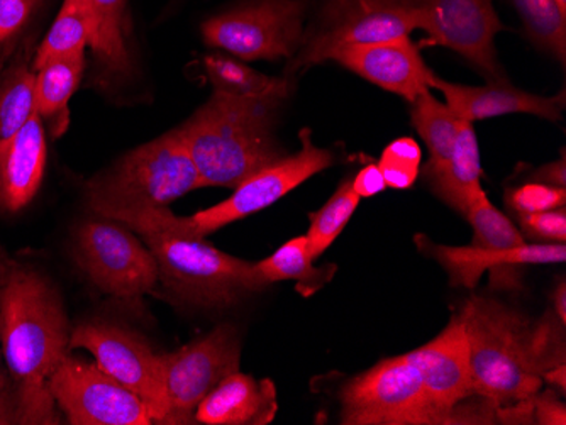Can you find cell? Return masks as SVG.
Here are the masks:
<instances>
[{"mask_svg":"<svg viewBox=\"0 0 566 425\" xmlns=\"http://www.w3.org/2000/svg\"><path fill=\"white\" fill-rule=\"evenodd\" d=\"M72 329L62 295L43 272L0 258V344L14 390L15 424L62 422L50 379L72 353Z\"/></svg>","mask_w":566,"mask_h":425,"instance_id":"6da1fadb","label":"cell"},{"mask_svg":"<svg viewBox=\"0 0 566 425\" xmlns=\"http://www.w3.org/2000/svg\"><path fill=\"white\" fill-rule=\"evenodd\" d=\"M470 348L473 392L501 414L533 399L543 373L565 364V341L556 323H533L523 312L494 300L467 298L458 312Z\"/></svg>","mask_w":566,"mask_h":425,"instance_id":"7a4b0ae2","label":"cell"},{"mask_svg":"<svg viewBox=\"0 0 566 425\" xmlns=\"http://www.w3.org/2000/svg\"><path fill=\"white\" fill-rule=\"evenodd\" d=\"M287 97L238 98L212 92L175 128L196 163L203 187L234 189L251 174L285 157L276 117Z\"/></svg>","mask_w":566,"mask_h":425,"instance_id":"3957f363","label":"cell"},{"mask_svg":"<svg viewBox=\"0 0 566 425\" xmlns=\"http://www.w3.org/2000/svg\"><path fill=\"white\" fill-rule=\"evenodd\" d=\"M202 187L189 149L171 129L97 171L85 185V199L94 214L117 219L143 209L168 208Z\"/></svg>","mask_w":566,"mask_h":425,"instance_id":"277c9868","label":"cell"},{"mask_svg":"<svg viewBox=\"0 0 566 425\" xmlns=\"http://www.w3.org/2000/svg\"><path fill=\"white\" fill-rule=\"evenodd\" d=\"M333 164V151L314 145L311 129H302L301 149L297 153L285 155L275 163L251 174L240 185L234 187L233 195L212 208L203 209L189 217L175 215L170 208L143 209L119 215L114 221L123 222L124 226L135 233L145 230L170 231L206 240L209 234L228 224L265 211L305 180L313 179L314 174Z\"/></svg>","mask_w":566,"mask_h":425,"instance_id":"5b68a950","label":"cell"},{"mask_svg":"<svg viewBox=\"0 0 566 425\" xmlns=\"http://www.w3.org/2000/svg\"><path fill=\"white\" fill-rule=\"evenodd\" d=\"M136 234L157 259L161 287L178 302L224 309L266 288L256 262L228 255L203 237L155 230Z\"/></svg>","mask_w":566,"mask_h":425,"instance_id":"8992f818","label":"cell"},{"mask_svg":"<svg viewBox=\"0 0 566 425\" xmlns=\"http://www.w3.org/2000/svg\"><path fill=\"white\" fill-rule=\"evenodd\" d=\"M73 262L102 294L136 302L160 287V272L145 241L123 222L94 214L72 236Z\"/></svg>","mask_w":566,"mask_h":425,"instance_id":"52a82bcc","label":"cell"},{"mask_svg":"<svg viewBox=\"0 0 566 425\" xmlns=\"http://www.w3.org/2000/svg\"><path fill=\"white\" fill-rule=\"evenodd\" d=\"M313 0H244L202 22L203 43L241 62L294 59Z\"/></svg>","mask_w":566,"mask_h":425,"instance_id":"ba28073f","label":"cell"},{"mask_svg":"<svg viewBox=\"0 0 566 425\" xmlns=\"http://www.w3.org/2000/svg\"><path fill=\"white\" fill-rule=\"evenodd\" d=\"M416 30L412 0H324L313 24L305 28L285 77L327 62L334 47L343 44L380 43Z\"/></svg>","mask_w":566,"mask_h":425,"instance_id":"9c48e42d","label":"cell"},{"mask_svg":"<svg viewBox=\"0 0 566 425\" xmlns=\"http://www.w3.org/2000/svg\"><path fill=\"white\" fill-rule=\"evenodd\" d=\"M342 424L438 425L450 424L432 405L421 376L406 354L387 358L343 386Z\"/></svg>","mask_w":566,"mask_h":425,"instance_id":"30bf717a","label":"cell"},{"mask_svg":"<svg viewBox=\"0 0 566 425\" xmlns=\"http://www.w3.org/2000/svg\"><path fill=\"white\" fill-rule=\"evenodd\" d=\"M241 332L221 323L208 334L171 353H160L161 379L167 396L165 425L196 424L197 407L226 376L240 370Z\"/></svg>","mask_w":566,"mask_h":425,"instance_id":"8fae6325","label":"cell"},{"mask_svg":"<svg viewBox=\"0 0 566 425\" xmlns=\"http://www.w3.org/2000/svg\"><path fill=\"white\" fill-rule=\"evenodd\" d=\"M75 349L91 353L101 370L139 396L153 424L165 425L168 405L160 353L143 336L109 320H87L72 329L70 351Z\"/></svg>","mask_w":566,"mask_h":425,"instance_id":"7c38bea8","label":"cell"},{"mask_svg":"<svg viewBox=\"0 0 566 425\" xmlns=\"http://www.w3.org/2000/svg\"><path fill=\"white\" fill-rule=\"evenodd\" d=\"M50 392L72 425H151L143 400L97 363L66 354L50 379Z\"/></svg>","mask_w":566,"mask_h":425,"instance_id":"4fadbf2b","label":"cell"},{"mask_svg":"<svg viewBox=\"0 0 566 425\" xmlns=\"http://www.w3.org/2000/svg\"><path fill=\"white\" fill-rule=\"evenodd\" d=\"M406 357L418 370L432 405L447 415L450 424L499 422L497 411L491 404L482 402L475 408L467 405V400L476 395L470 370L469 339L458 314L438 338Z\"/></svg>","mask_w":566,"mask_h":425,"instance_id":"5bb4252c","label":"cell"},{"mask_svg":"<svg viewBox=\"0 0 566 425\" xmlns=\"http://www.w3.org/2000/svg\"><path fill=\"white\" fill-rule=\"evenodd\" d=\"M416 26L463 56L489 82H507L495 52L504 24L492 0H412Z\"/></svg>","mask_w":566,"mask_h":425,"instance_id":"9a60e30c","label":"cell"},{"mask_svg":"<svg viewBox=\"0 0 566 425\" xmlns=\"http://www.w3.org/2000/svg\"><path fill=\"white\" fill-rule=\"evenodd\" d=\"M329 60L370 84L400 95L407 103H412L422 92L431 91L434 78L409 36L380 43L343 44L334 47L327 56V62Z\"/></svg>","mask_w":566,"mask_h":425,"instance_id":"2e32d148","label":"cell"},{"mask_svg":"<svg viewBox=\"0 0 566 425\" xmlns=\"http://www.w3.org/2000/svg\"><path fill=\"white\" fill-rule=\"evenodd\" d=\"M419 249L447 269L451 287L475 288L486 269L514 272L531 265H555L566 259L565 243H524L516 247L444 246L416 237Z\"/></svg>","mask_w":566,"mask_h":425,"instance_id":"e0dca14e","label":"cell"},{"mask_svg":"<svg viewBox=\"0 0 566 425\" xmlns=\"http://www.w3.org/2000/svg\"><path fill=\"white\" fill-rule=\"evenodd\" d=\"M431 88L440 91L444 104L467 123L509 116V114H531L542 119L559 123L565 110V94L543 97L512 87L509 82H489L483 87L451 84L434 75Z\"/></svg>","mask_w":566,"mask_h":425,"instance_id":"ac0fdd59","label":"cell"},{"mask_svg":"<svg viewBox=\"0 0 566 425\" xmlns=\"http://www.w3.org/2000/svg\"><path fill=\"white\" fill-rule=\"evenodd\" d=\"M46 128L34 114L21 131L0 142V212L31 204L46 170Z\"/></svg>","mask_w":566,"mask_h":425,"instance_id":"d6986e66","label":"cell"},{"mask_svg":"<svg viewBox=\"0 0 566 425\" xmlns=\"http://www.w3.org/2000/svg\"><path fill=\"white\" fill-rule=\"evenodd\" d=\"M276 390L272 380H256L240 370L229 374L200 402L196 424L266 425L275 418Z\"/></svg>","mask_w":566,"mask_h":425,"instance_id":"ffe728a7","label":"cell"},{"mask_svg":"<svg viewBox=\"0 0 566 425\" xmlns=\"http://www.w3.org/2000/svg\"><path fill=\"white\" fill-rule=\"evenodd\" d=\"M95 12V85L111 88L135 73L133 21L129 0H91Z\"/></svg>","mask_w":566,"mask_h":425,"instance_id":"44dd1931","label":"cell"},{"mask_svg":"<svg viewBox=\"0 0 566 425\" xmlns=\"http://www.w3.org/2000/svg\"><path fill=\"white\" fill-rule=\"evenodd\" d=\"M419 177L444 204L465 214L473 196L483 190L479 139L472 123L465 120L461 126L451 157L440 167H421Z\"/></svg>","mask_w":566,"mask_h":425,"instance_id":"7402d4cb","label":"cell"},{"mask_svg":"<svg viewBox=\"0 0 566 425\" xmlns=\"http://www.w3.org/2000/svg\"><path fill=\"white\" fill-rule=\"evenodd\" d=\"M85 53L51 60L36 70V114L53 138L65 135L70 126L69 104L81 87L85 72Z\"/></svg>","mask_w":566,"mask_h":425,"instance_id":"603a6c76","label":"cell"},{"mask_svg":"<svg viewBox=\"0 0 566 425\" xmlns=\"http://www.w3.org/2000/svg\"><path fill=\"white\" fill-rule=\"evenodd\" d=\"M212 92L238 98L289 97L291 77H269L228 53H211L200 60Z\"/></svg>","mask_w":566,"mask_h":425,"instance_id":"cb8c5ba5","label":"cell"},{"mask_svg":"<svg viewBox=\"0 0 566 425\" xmlns=\"http://www.w3.org/2000/svg\"><path fill=\"white\" fill-rule=\"evenodd\" d=\"M94 38L95 12L91 0H63L55 22L38 47L34 72L51 60L85 53Z\"/></svg>","mask_w":566,"mask_h":425,"instance_id":"d4e9b609","label":"cell"},{"mask_svg":"<svg viewBox=\"0 0 566 425\" xmlns=\"http://www.w3.org/2000/svg\"><path fill=\"white\" fill-rule=\"evenodd\" d=\"M314 259L308 253L305 236L287 241L269 258L256 262L260 280L269 287L276 281H297V291L308 297L333 278L334 266L313 265Z\"/></svg>","mask_w":566,"mask_h":425,"instance_id":"484cf974","label":"cell"},{"mask_svg":"<svg viewBox=\"0 0 566 425\" xmlns=\"http://www.w3.org/2000/svg\"><path fill=\"white\" fill-rule=\"evenodd\" d=\"M410 104V120L424 141L429 161L424 167H440L453 153L454 141L465 120L460 119L447 104L424 91Z\"/></svg>","mask_w":566,"mask_h":425,"instance_id":"4316f807","label":"cell"},{"mask_svg":"<svg viewBox=\"0 0 566 425\" xmlns=\"http://www.w3.org/2000/svg\"><path fill=\"white\" fill-rule=\"evenodd\" d=\"M36 72L24 59L0 72V142L24 128L36 114Z\"/></svg>","mask_w":566,"mask_h":425,"instance_id":"83f0119b","label":"cell"},{"mask_svg":"<svg viewBox=\"0 0 566 425\" xmlns=\"http://www.w3.org/2000/svg\"><path fill=\"white\" fill-rule=\"evenodd\" d=\"M520 12L531 43L565 65L566 15L555 0H511Z\"/></svg>","mask_w":566,"mask_h":425,"instance_id":"f1b7e54d","label":"cell"},{"mask_svg":"<svg viewBox=\"0 0 566 425\" xmlns=\"http://www.w3.org/2000/svg\"><path fill=\"white\" fill-rule=\"evenodd\" d=\"M358 193L353 190L352 179H348L338 187V190L319 211L308 215L311 226L305 234V240H307L308 253L313 256L314 262L343 233L349 219L358 209Z\"/></svg>","mask_w":566,"mask_h":425,"instance_id":"f546056e","label":"cell"},{"mask_svg":"<svg viewBox=\"0 0 566 425\" xmlns=\"http://www.w3.org/2000/svg\"><path fill=\"white\" fill-rule=\"evenodd\" d=\"M463 215L473 230V241L470 246L504 249V247H516L527 243L523 233L512 224L507 215L502 214L492 204L483 190L479 195L473 196Z\"/></svg>","mask_w":566,"mask_h":425,"instance_id":"4dcf8cb0","label":"cell"},{"mask_svg":"<svg viewBox=\"0 0 566 425\" xmlns=\"http://www.w3.org/2000/svg\"><path fill=\"white\" fill-rule=\"evenodd\" d=\"M422 151L412 138H399L390 142L381 153L378 168L384 174L387 189L406 190L415 185L422 167Z\"/></svg>","mask_w":566,"mask_h":425,"instance_id":"1f68e13d","label":"cell"},{"mask_svg":"<svg viewBox=\"0 0 566 425\" xmlns=\"http://www.w3.org/2000/svg\"><path fill=\"white\" fill-rule=\"evenodd\" d=\"M505 204L520 217L521 215L534 214V212L562 209L566 205V189L530 180L523 185L509 189L505 192Z\"/></svg>","mask_w":566,"mask_h":425,"instance_id":"d6a6232c","label":"cell"},{"mask_svg":"<svg viewBox=\"0 0 566 425\" xmlns=\"http://www.w3.org/2000/svg\"><path fill=\"white\" fill-rule=\"evenodd\" d=\"M520 224L524 240L530 237L536 243H565L566 241L565 208L521 215Z\"/></svg>","mask_w":566,"mask_h":425,"instance_id":"836d02e7","label":"cell"},{"mask_svg":"<svg viewBox=\"0 0 566 425\" xmlns=\"http://www.w3.org/2000/svg\"><path fill=\"white\" fill-rule=\"evenodd\" d=\"M38 2L40 0H0V47L24 30Z\"/></svg>","mask_w":566,"mask_h":425,"instance_id":"e575fe53","label":"cell"},{"mask_svg":"<svg viewBox=\"0 0 566 425\" xmlns=\"http://www.w3.org/2000/svg\"><path fill=\"white\" fill-rule=\"evenodd\" d=\"M533 422L542 425H565L566 408L558 393H539L533 396Z\"/></svg>","mask_w":566,"mask_h":425,"instance_id":"d590c367","label":"cell"},{"mask_svg":"<svg viewBox=\"0 0 566 425\" xmlns=\"http://www.w3.org/2000/svg\"><path fill=\"white\" fill-rule=\"evenodd\" d=\"M15 424L14 390L0 344V425Z\"/></svg>","mask_w":566,"mask_h":425,"instance_id":"8d00e7d4","label":"cell"},{"mask_svg":"<svg viewBox=\"0 0 566 425\" xmlns=\"http://www.w3.org/2000/svg\"><path fill=\"white\" fill-rule=\"evenodd\" d=\"M353 190L358 193L359 199L377 195L387 189L384 174L378 164H367L361 168L352 179Z\"/></svg>","mask_w":566,"mask_h":425,"instance_id":"74e56055","label":"cell"},{"mask_svg":"<svg viewBox=\"0 0 566 425\" xmlns=\"http://www.w3.org/2000/svg\"><path fill=\"white\" fill-rule=\"evenodd\" d=\"M531 180L546 183V185L566 189L565 155H563L562 160L552 161V163L543 164V167L537 168V170L531 174Z\"/></svg>","mask_w":566,"mask_h":425,"instance_id":"f35d334b","label":"cell"},{"mask_svg":"<svg viewBox=\"0 0 566 425\" xmlns=\"http://www.w3.org/2000/svg\"><path fill=\"white\" fill-rule=\"evenodd\" d=\"M543 382L549 383V385L555 386L559 393H565L566 390V368L565 364H559V366L552 368V370L545 371L543 373Z\"/></svg>","mask_w":566,"mask_h":425,"instance_id":"ab89813d","label":"cell"},{"mask_svg":"<svg viewBox=\"0 0 566 425\" xmlns=\"http://www.w3.org/2000/svg\"><path fill=\"white\" fill-rule=\"evenodd\" d=\"M553 307H555V317L559 323H566V287L565 284H559L556 287L555 295H553Z\"/></svg>","mask_w":566,"mask_h":425,"instance_id":"60d3db41","label":"cell"},{"mask_svg":"<svg viewBox=\"0 0 566 425\" xmlns=\"http://www.w3.org/2000/svg\"><path fill=\"white\" fill-rule=\"evenodd\" d=\"M556 6H558L559 11L566 15V0H555Z\"/></svg>","mask_w":566,"mask_h":425,"instance_id":"b9f144b4","label":"cell"},{"mask_svg":"<svg viewBox=\"0 0 566 425\" xmlns=\"http://www.w3.org/2000/svg\"><path fill=\"white\" fill-rule=\"evenodd\" d=\"M6 60H8V53H0V72L4 70Z\"/></svg>","mask_w":566,"mask_h":425,"instance_id":"7bdbcfd3","label":"cell"}]
</instances>
